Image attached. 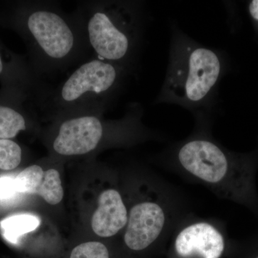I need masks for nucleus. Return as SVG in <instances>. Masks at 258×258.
Here are the masks:
<instances>
[{"label": "nucleus", "mask_w": 258, "mask_h": 258, "mask_svg": "<svg viewBox=\"0 0 258 258\" xmlns=\"http://www.w3.org/2000/svg\"><path fill=\"white\" fill-rule=\"evenodd\" d=\"M0 26L21 37L37 77L69 68L89 52L79 20L57 3L10 1L0 4Z\"/></svg>", "instance_id": "1"}, {"label": "nucleus", "mask_w": 258, "mask_h": 258, "mask_svg": "<svg viewBox=\"0 0 258 258\" xmlns=\"http://www.w3.org/2000/svg\"><path fill=\"white\" fill-rule=\"evenodd\" d=\"M180 167L220 198L254 208L257 203L255 163L207 137L191 138L176 154Z\"/></svg>", "instance_id": "2"}, {"label": "nucleus", "mask_w": 258, "mask_h": 258, "mask_svg": "<svg viewBox=\"0 0 258 258\" xmlns=\"http://www.w3.org/2000/svg\"><path fill=\"white\" fill-rule=\"evenodd\" d=\"M74 14L95 57L130 71L143 28L138 4L128 1L84 2Z\"/></svg>", "instance_id": "3"}, {"label": "nucleus", "mask_w": 258, "mask_h": 258, "mask_svg": "<svg viewBox=\"0 0 258 258\" xmlns=\"http://www.w3.org/2000/svg\"><path fill=\"white\" fill-rule=\"evenodd\" d=\"M159 103L195 109L207 104L221 79L223 64L215 50L174 32Z\"/></svg>", "instance_id": "4"}, {"label": "nucleus", "mask_w": 258, "mask_h": 258, "mask_svg": "<svg viewBox=\"0 0 258 258\" xmlns=\"http://www.w3.org/2000/svg\"><path fill=\"white\" fill-rule=\"evenodd\" d=\"M128 70L93 57L80 64L48 95L44 108L54 115L103 113L119 93Z\"/></svg>", "instance_id": "5"}, {"label": "nucleus", "mask_w": 258, "mask_h": 258, "mask_svg": "<svg viewBox=\"0 0 258 258\" xmlns=\"http://www.w3.org/2000/svg\"><path fill=\"white\" fill-rule=\"evenodd\" d=\"M101 113H79L56 115L57 129L52 147L63 157L81 156L92 152L105 137L108 123Z\"/></svg>", "instance_id": "6"}, {"label": "nucleus", "mask_w": 258, "mask_h": 258, "mask_svg": "<svg viewBox=\"0 0 258 258\" xmlns=\"http://www.w3.org/2000/svg\"><path fill=\"white\" fill-rule=\"evenodd\" d=\"M171 217L170 206L162 194L136 204L128 214L125 245L134 251L148 248L165 235Z\"/></svg>", "instance_id": "7"}, {"label": "nucleus", "mask_w": 258, "mask_h": 258, "mask_svg": "<svg viewBox=\"0 0 258 258\" xmlns=\"http://www.w3.org/2000/svg\"><path fill=\"white\" fill-rule=\"evenodd\" d=\"M174 237V252L179 258H220L225 248L223 232L208 220L188 222Z\"/></svg>", "instance_id": "8"}, {"label": "nucleus", "mask_w": 258, "mask_h": 258, "mask_svg": "<svg viewBox=\"0 0 258 258\" xmlns=\"http://www.w3.org/2000/svg\"><path fill=\"white\" fill-rule=\"evenodd\" d=\"M39 79L28 58L10 50L0 39V90L25 97L32 103H42L46 96Z\"/></svg>", "instance_id": "9"}, {"label": "nucleus", "mask_w": 258, "mask_h": 258, "mask_svg": "<svg viewBox=\"0 0 258 258\" xmlns=\"http://www.w3.org/2000/svg\"><path fill=\"white\" fill-rule=\"evenodd\" d=\"M98 205L91 220V227L97 235L113 237L126 227L128 212L119 191L115 189L102 191Z\"/></svg>", "instance_id": "10"}, {"label": "nucleus", "mask_w": 258, "mask_h": 258, "mask_svg": "<svg viewBox=\"0 0 258 258\" xmlns=\"http://www.w3.org/2000/svg\"><path fill=\"white\" fill-rule=\"evenodd\" d=\"M15 181L18 193L39 195L50 205H57L63 198L60 174L56 169L44 171L35 164L19 173Z\"/></svg>", "instance_id": "11"}, {"label": "nucleus", "mask_w": 258, "mask_h": 258, "mask_svg": "<svg viewBox=\"0 0 258 258\" xmlns=\"http://www.w3.org/2000/svg\"><path fill=\"white\" fill-rule=\"evenodd\" d=\"M32 102L25 97L0 90V139L15 138L28 130L33 111Z\"/></svg>", "instance_id": "12"}, {"label": "nucleus", "mask_w": 258, "mask_h": 258, "mask_svg": "<svg viewBox=\"0 0 258 258\" xmlns=\"http://www.w3.org/2000/svg\"><path fill=\"white\" fill-rule=\"evenodd\" d=\"M40 225L38 217L30 214H22L2 220L0 229L7 240L17 243L22 235L36 230Z\"/></svg>", "instance_id": "13"}, {"label": "nucleus", "mask_w": 258, "mask_h": 258, "mask_svg": "<svg viewBox=\"0 0 258 258\" xmlns=\"http://www.w3.org/2000/svg\"><path fill=\"white\" fill-rule=\"evenodd\" d=\"M23 159V149L11 139H0V169H16Z\"/></svg>", "instance_id": "14"}, {"label": "nucleus", "mask_w": 258, "mask_h": 258, "mask_svg": "<svg viewBox=\"0 0 258 258\" xmlns=\"http://www.w3.org/2000/svg\"><path fill=\"white\" fill-rule=\"evenodd\" d=\"M70 258H110L109 251L104 244L88 242L76 246Z\"/></svg>", "instance_id": "15"}, {"label": "nucleus", "mask_w": 258, "mask_h": 258, "mask_svg": "<svg viewBox=\"0 0 258 258\" xmlns=\"http://www.w3.org/2000/svg\"><path fill=\"white\" fill-rule=\"evenodd\" d=\"M17 191L15 178L10 176L0 177V200H9L13 198Z\"/></svg>", "instance_id": "16"}, {"label": "nucleus", "mask_w": 258, "mask_h": 258, "mask_svg": "<svg viewBox=\"0 0 258 258\" xmlns=\"http://www.w3.org/2000/svg\"><path fill=\"white\" fill-rule=\"evenodd\" d=\"M249 12L251 17L258 24V0H253L249 3Z\"/></svg>", "instance_id": "17"}, {"label": "nucleus", "mask_w": 258, "mask_h": 258, "mask_svg": "<svg viewBox=\"0 0 258 258\" xmlns=\"http://www.w3.org/2000/svg\"><path fill=\"white\" fill-rule=\"evenodd\" d=\"M255 258H258V255L257 256V257H256Z\"/></svg>", "instance_id": "18"}]
</instances>
